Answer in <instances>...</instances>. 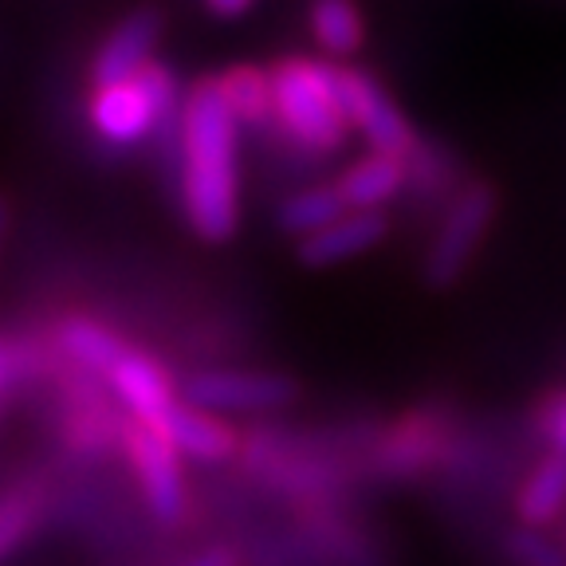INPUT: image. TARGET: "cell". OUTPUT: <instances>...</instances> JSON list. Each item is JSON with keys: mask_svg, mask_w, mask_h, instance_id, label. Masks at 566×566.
<instances>
[{"mask_svg": "<svg viewBox=\"0 0 566 566\" xmlns=\"http://www.w3.org/2000/svg\"><path fill=\"white\" fill-rule=\"evenodd\" d=\"M237 130L221 91V75L201 80L181 103V161H186V212L197 237L224 244L240 229V169Z\"/></svg>", "mask_w": 566, "mask_h": 566, "instance_id": "obj_1", "label": "cell"}, {"mask_svg": "<svg viewBox=\"0 0 566 566\" xmlns=\"http://www.w3.org/2000/svg\"><path fill=\"white\" fill-rule=\"evenodd\" d=\"M275 118L311 154H338L350 134L338 63L287 55L272 67Z\"/></svg>", "mask_w": 566, "mask_h": 566, "instance_id": "obj_2", "label": "cell"}, {"mask_svg": "<svg viewBox=\"0 0 566 566\" xmlns=\"http://www.w3.org/2000/svg\"><path fill=\"white\" fill-rule=\"evenodd\" d=\"M495 217H500V189L488 177H472L449 197L421 260V275L429 292H449L464 280V272L480 256V248L492 232Z\"/></svg>", "mask_w": 566, "mask_h": 566, "instance_id": "obj_3", "label": "cell"}, {"mask_svg": "<svg viewBox=\"0 0 566 566\" xmlns=\"http://www.w3.org/2000/svg\"><path fill=\"white\" fill-rule=\"evenodd\" d=\"M186 401L209 413H272L300 401V381L275 370H201L186 381Z\"/></svg>", "mask_w": 566, "mask_h": 566, "instance_id": "obj_4", "label": "cell"}, {"mask_svg": "<svg viewBox=\"0 0 566 566\" xmlns=\"http://www.w3.org/2000/svg\"><path fill=\"white\" fill-rule=\"evenodd\" d=\"M338 80H343V98H346V111H350V126L363 134L370 150L409 158V154L421 146V138H417L406 111L394 103V95L374 80L370 71L338 63Z\"/></svg>", "mask_w": 566, "mask_h": 566, "instance_id": "obj_5", "label": "cell"}, {"mask_svg": "<svg viewBox=\"0 0 566 566\" xmlns=\"http://www.w3.org/2000/svg\"><path fill=\"white\" fill-rule=\"evenodd\" d=\"M126 457H130L138 484L146 492V504L166 523H177L186 515V480H181V452L166 441L158 424L134 421L126 424Z\"/></svg>", "mask_w": 566, "mask_h": 566, "instance_id": "obj_6", "label": "cell"}, {"mask_svg": "<svg viewBox=\"0 0 566 566\" xmlns=\"http://www.w3.org/2000/svg\"><path fill=\"white\" fill-rule=\"evenodd\" d=\"M452 449V424L437 409H409L389 424L378 444V460L398 476H421L437 469Z\"/></svg>", "mask_w": 566, "mask_h": 566, "instance_id": "obj_7", "label": "cell"}, {"mask_svg": "<svg viewBox=\"0 0 566 566\" xmlns=\"http://www.w3.org/2000/svg\"><path fill=\"white\" fill-rule=\"evenodd\" d=\"M389 232V217L381 209H346L338 221L318 229L315 237L300 240V264L303 268H335L346 260H358L363 252L378 248Z\"/></svg>", "mask_w": 566, "mask_h": 566, "instance_id": "obj_8", "label": "cell"}, {"mask_svg": "<svg viewBox=\"0 0 566 566\" xmlns=\"http://www.w3.org/2000/svg\"><path fill=\"white\" fill-rule=\"evenodd\" d=\"M91 118H95L98 134L106 142H118V146H130V142L146 138L158 123H166L154 103L150 87L134 75L126 83H111V87H98L95 103H91Z\"/></svg>", "mask_w": 566, "mask_h": 566, "instance_id": "obj_9", "label": "cell"}, {"mask_svg": "<svg viewBox=\"0 0 566 566\" xmlns=\"http://www.w3.org/2000/svg\"><path fill=\"white\" fill-rule=\"evenodd\" d=\"M158 32H161V17L154 9H138L126 20H118V28L106 35V44L98 48L95 63H91V75H95L98 87L134 80V75L150 63Z\"/></svg>", "mask_w": 566, "mask_h": 566, "instance_id": "obj_10", "label": "cell"}, {"mask_svg": "<svg viewBox=\"0 0 566 566\" xmlns=\"http://www.w3.org/2000/svg\"><path fill=\"white\" fill-rule=\"evenodd\" d=\"M158 429L166 433V441L174 444L181 457L205 460V464H221L237 452L240 437L232 424H224L209 409H197L193 401H174L166 409V417L158 421Z\"/></svg>", "mask_w": 566, "mask_h": 566, "instance_id": "obj_11", "label": "cell"}, {"mask_svg": "<svg viewBox=\"0 0 566 566\" xmlns=\"http://www.w3.org/2000/svg\"><path fill=\"white\" fill-rule=\"evenodd\" d=\"M338 193H343L346 209H386L389 201H398L401 189L409 186V158L398 154H378L370 150L354 166H346L335 177Z\"/></svg>", "mask_w": 566, "mask_h": 566, "instance_id": "obj_12", "label": "cell"}, {"mask_svg": "<svg viewBox=\"0 0 566 566\" xmlns=\"http://www.w3.org/2000/svg\"><path fill=\"white\" fill-rule=\"evenodd\" d=\"M111 386L115 394L126 401V409L134 413V421H146V424H158L166 417V409L174 406V386H169L166 370L158 363H150L146 354L138 350H126L118 358V366L111 374Z\"/></svg>", "mask_w": 566, "mask_h": 566, "instance_id": "obj_13", "label": "cell"}, {"mask_svg": "<svg viewBox=\"0 0 566 566\" xmlns=\"http://www.w3.org/2000/svg\"><path fill=\"white\" fill-rule=\"evenodd\" d=\"M566 512V457L563 452H547L535 469L523 476L520 492H515V520L520 527H551Z\"/></svg>", "mask_w": 566, "mask_h": 566, "instance_id": "obj_14", "label": "cell"}, {"mask_svg": "<svg viewBox=\"0 0 566 566\" xmlns=\"http://www.w3.org/2000/svg\"><path fill=\"white\" fill-rule=\"evenodd\" d=\"M307 24L315 44L331 60H350L366 44V17L358 9V0H311Z\"/></svg>", "mask_w": 566, "mask_h": 566, "instance_id": "obj_15", "label": "cell"}, {"mask_svg": "<svg viewBox=\"0 0 566 566\" xmlns=\"http://www.w3.org/2000/svg\"><path fill=\"white\" fill-rule=\"evenodd\" d=\"M343 212H346V201L335 181H331V186H311V189L292 193L280 205L275 221H280V229L287 232V237L307 240V237H315L318 229H327L331 221H338Z\"/></svg>", "mask_w": 566, "mask_h": 566, "instance_id": "obj_16", "label": "cell"}, {"mask_svg": "<svg viewBox=\"0 0 566 566\" xmlns=\"http://www.w3.org/2000/svg\"><path fill=\"white\" fill-rule=\"evenodd\" d=\"M60 346L75 363L95 374H111L118 366V358L130 350L123 338L111 335V331L98 327V323H91V318H67L60 327Z\"/></svg>", "mask_w": 566, "mask_h": 566, "instance_id": "obj_17", "label": "cell"}, {"mask_svg": "<svg viewBox=\"0 0 566 566\" xmlns=\"http://www.w3.org/2000/svg\"><path fill=\"white\" fill-rule=\"evenodd\" d=\"M221 91L229 98L232 115L240 123H268L275 118V95H272V71L260 67H232L221 75Z\"/></svg>", "mask_w": 566, "mask_h": 566, "instance_id": "obj_18", "label": "cell"}, {"mask_svg": "<svg viewBox=\"0 0 566 566\" xmlns=\"http://www.w3.org/2000/svg\"><path fill=\"white\" fill-rule=\"evenodd\" d=\"M35 515H40V495L32 488H17V492L0 495V558H9L32 535Z\"/></svg>", "mask_w": 566, "mask_h": 566, "instance_id": "obj_19", "label": "cell"}, {"mask_svg": "<svg viewBox=\"0 0 566 566\" xmlns=\"http://www.w3.org/2000/svg\"><path fill=\"white\" fill-rule=\"evenodd\" d=\"M507 555L520 566H566V555L551 535L535 527H520L507 535Z\"/></svg>", "mask_w": 566, "mask_h": 566, "instance_id": "obj_20", "label": "cell"}, {"mask_svg": "<svg viewBox=\"0 0 566 566\" xmlns=\"http://www.w3.org/2000/svg\"><path fill=\"white\" fill-rule=\"evenodd\" d=\"M535 433L543 437L551 452L566 457V389H551L535 406Z\"/></svg>", "mask_w": 566, "mask_h": 566, "instance_id": "obj_21", "label": "cell"}, {"mask_svg": "<svg viewBox=\"0 0 566 566\" xmlns=\"http://www.w3.org/2000/svg\"><path fill=\"white\" fill-rule=\"evenodd\" d=\"M256 0H205V9L212 12L217 20H237V17H244L248 9H252Z\"/></svg>", "mask_w": 566, "mask_h": 566, "instance_id": "obj_22", "label": "cell"}, {"mask_svg": "<svg viewBox=\"0 0 566 566\" xmlns=\"http://www.w3.org/2000/svg\"><path fill=\"white\" fill-rule=\"evenodd\" d=\"M186 566H237V555H232L229 547H209V551H201V555H197L193 563H186Z\"/></svg>", "mask_w": 566, "mask_h": 566, "instance_id": "obj_23", "label": "cell"}, {"mask_svg": "<svg viewBox=\"0 0 566 566\" xmlns=\"http://www.w3.org/2000/svg\"><path fill=\"white\" fill-rule=\"evenodd\" d=\"M12 374V358H9V350H4V346H0V381L9 378Z\"/></svg>", "mask_w": 566, "mask_h": 566, "instance_id": "obj_24", "label": "cell"}, {"mask_svg": "<svg viewBox=\"0 0 566 566\" xmlns=\"http://www.w3.org/2000/svg\"><path fill=\"white\" fill-rule=\"evenodd\" d=\"M4 229H9V201L0 197V240H4Z\"/></svg>", "mask_w": 566, "mask_h": 566, "instance_id": "obj_25", "label": "cell"}]
</instances>
